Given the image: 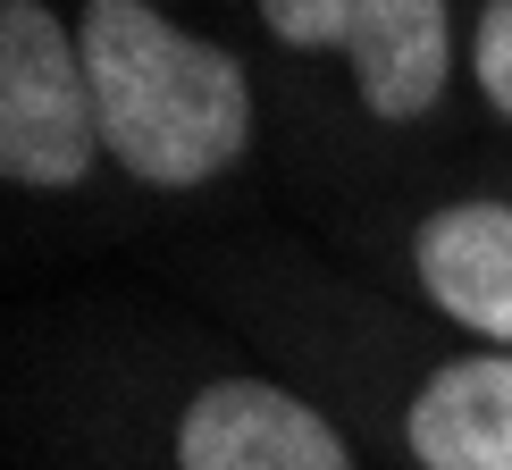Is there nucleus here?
I'll list each match as a JSON object with an SVG mask.
<instances>
[{
    "instance_id": "0eeeda50",
    "label": "nucleus",
    "mask_w": 512,
    "mask_h": 470,
    "mask_svg": "<svg viewBox=\"0 0 512 470\" xmlns=\"http://www.w3.org/2000/svg\"><path fill=\"white\" fill-rule=\"evenodd\" d=\"M471 76L487 93V110L512 126V0H487L479 26H471Z\"/></svg>"
},
{
    "instance_id": "f257e3e1",
    "label": "nucleus",
    "mask_w": 512,
    "mask_h": 470,
    "mask_svg": "<svg viewBox=\"0 0 512 470\" xmlns=\"http://www.w3.org/2000/svg\"><path fill=\"white\" fill-rule=\"evenodd\" d=\"M76 34L101 101V143L135 185L194 194L252 152V76L236 51L152 0H84Z\"/></svg>"
},
{
    "instance_id": "f03ea898",
    "label": "nucleus",
    "mask_w": 512,
    "mask_h": 470,
    "mask_svg": "<svg viewBox=\"0 0 512 470\" xmlns=\"http://www.w3.org/2000/svg\"><path fill=\"white\" fill-rule=\"evenodd\" d=\"M101 101L84 68V34L51 0H0V177L26 194H68L93 177Z\"/></svg>"
},
{
    "instance_id": "423d86ee",
    "label": "nucleus",
    "mask_w": 512,
    "mask_h": 470,
    "mask_svg": "<svg viewBox=\"0 0 512 470\" xmlns=\"http://www.w3.org/2000/svg\"><path fill=\"white\" fill-rule=\"evenodd\" d=\"M403 454L420 470H512V353H462L403 403Z\"/></svg>"
},
{
    "instance_id": "20e7f679",
    "label": "nucleus",
    "mask_w": 512,
    "mask_h": 470,
    "mask_svg": "<svg viewBox=\"0 0 512 470\" xmlns=\"http://www.w3.org/2000/svg\"><path fill=\"white\" fill-rule=\"evenodd\" d=\"M177 470H353V445L277 378H210L177 420Z\"/></svg>"
},
{
    "instance_id": "7ed1b4c3",
    "label": "nucleus",
    "mask_w": 512,
    "mask_h": 470,
    "mask_svg": "<svg viewBox=\"0 0 512 470\" xmlns=\"http://www.w3.org/2000/svg\"><path fill=\"white\" fill-rule=\"evenodd\" d=\"M286 51H345L370 118H429L454 76V9L445 0H252Z\"/></svg>"
},
{
    "instance_id": "39448f33",
    "label": "nucleus",
    "mask_w": 512,
    "mask_h": 470,
    "mask_svg": "<svg viewBox=\"0 0 512 470\" xmlns=\"http://www.w3.org/2000/svg\"><path fill=\"white\" fill-rule=\"evenodd\" d=\"M412 277L454 328L512 353V202H437L412 227Z\"/></svg>"
}]
</instances>
